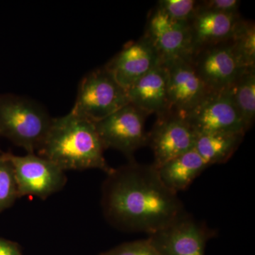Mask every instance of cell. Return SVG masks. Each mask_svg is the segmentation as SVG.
Segmentation results:
<instances>
[{"label":"cell","mask_w":255,"mask_h":255,"mask_svg":"<svg viewBox=\"0 0 255 255\" xmlns=\"http://www.w3.org/2000/svg\"><path fill=\"white\" fill-rule=\"evenodd\" d=\"M244 135L234 132L197 133L194 149L208 167L225 163L237 150Z\"/></svg>","instance_id":"e0dca14e"},{"label":"cell","mask_w":255,"mask_h":255,"mask_svg":"<svg viewBox=\"0 0 255 255\" xmlns=\"http://www.w3.org/2000/svg\"><path fill=\"white\" fill-rule=\"evenodd\" d=\"M105 148L95 123L70 112L53 118L38 155L50 159L63 170L97 169L109 173Z\"/></svg>","instance_id":"7a4b0ae2"},{"label":"cell","mask_w":255,"mask_h":255,"mask_svg":"<svg viewBox=\"0 0 255 255\" xmlns=\"http://www.w3.org/2000/svg\"><path fill=\"white\" fill-rule=\"evenodd\" d=\"M128 104L127 90L102 66L82 79L71 112L97 123Z\"/></svg>","instance_id":"277c9868"},{"label":"cell","mask_w":255,"mask_h":255,"mask_svg":"<svg viewBox=\"0 0 255 255\" xmlns=\"http://www.w3.org/2000/svg\"><path fill=\"white\" fill-rule=\"evenodd\" d=\"M6 153L14 167L19 198L34 196L45 200L66 185L65 171L50 159L35 153Z\"/></svg>","instance_id":"8992f818"},{"label":"cell","mask_w":255,"mask_h":255,"mask_svg":"<svg viewBox=\"0 0 255 255\" xmlns=\"http://www.w3.org/2000/svg\"><path fill=\"white\" fill-rule=\"evenodd\" d=\"M19 198L14 167L6 152H0V213L9 209Z\"/></svg>","instance_id":"ffe728a7"},{"label":"cell","mask_w":255,"mask_h":255,"mask_svg":"<svg viewBox=\"0 0 255 255\" xmlns=\"http://www.w3.org/2000/svg\"><path fill=\"white\" fill-rule=\"evenodd\" d=\"M147 116L130 103L95 123L105 150L115 149L129 161L134 160V153L148 145V132L145 128Z\"/></svg>","instance_id":"5b68a950"},{"label":"cell","mask_w":255,"mask_h":255,"mask_svg":"<svg viewBox=\"0 0 255 255\" xmlns=\"http://www.w3.org/2000/svg\"><path fill=\"white\" fill-rule=\"evenodd\" d=\"M183 118L196 133L247 132L228 90L213 92Z\"/></svg>","instance_id":"9c48e42d"},{"label":"cell","mask_w":255,"mask_h":255,"mask_svg":"<svg viewBox=\"0 0 255 255\" xmlns=\"http://www.w3.org/2000/svg\"><path fill=\"white\" fill-rule=\"evenodd\" d=\"M197 133L187 120L169 113L157 117L148 132V145L154 154L153 165L158 167L167 161L194 149Z\"/></svg>","instance_id":"30bf717a"},{"label":"cell","mask_w":255,"mask_h":255,"mask_svg":"<svg viewBox=\"0 0 255 255\" xmlns=\"http://www.w3.org/2000/svg\"><path fill=\"white\" fill-rule=\"evenodd\" d=\"M2 152V151H1V150H0V152Z\"/></svg>","instance_id":"d4e9b609"},{"label":"cell","mask_w":255,"mask_h":255,"mask_svg":"<svg viewBox=\"0 0 255 255\" xmlns=\"http://www.w3.org/2000/svg\"><path fill=\"white\" fill-rule=\"evenodd\" d=\"M189 59L211 92L226 91L246 70L238 62L231 40L200 48Z\"/></svg>","instance_id":"52a82bcc"},{"label":"cell","mask_w":255,"mask_h":255,"mask_svg":"<svg viewBox=\"0 0 255 255\" xmlns=\"http://www.w3.org/2000/svg\"><path fill=\"white\" fill-rule=\"evenodd\" d=\"M157 6L178 22L190 23L200 8L195 0H159Z\"/></svg>","instance_id":"44dd1931"},{"label":"cell","mask_w":255,"mask_h":255,"mask_svg":"<svg viewBox=\"0 0 255 255\" xmlns=\"http://www.w3.org/2000/svg\"><path fill=\"white\" fill-rule=\"evenodd\" d=\"M241 1L238 0H209L200 1V8L226 14H239Z\"/></svg>","instance_id":"603a6c76"},{"label":"cell","mask_w":255,"mask_h":255,"mask_svg":"<svg viewBox=\"0 0 255 255\" xmlns=\"http://www.w3.org/2000/svg\"><path fill=\"white\" fill-rule=\"evenodd\" d=\"M168 72L170 112L184 117L200 105L211 92L190 60L179 58L164 62Z\"/></svg>","instance_id":"8fae6325"},{"label":"cell","mask_w":255,"mask_h":255,"mask_svg":"<svg viewBox=\"0 0 255 255\" xmlns=\"http://www.w3.org/2000/svg\"><path fill=\"white\" fill-rule=\"evenodd\" d=\"M129 102L147 116L157 117L170 112L168 92V72L163 63L139 79L127 89Z\"/></svg>","instance_id":"5bb4252c"},{"label":"cell","mask_w":255,"mask_h":255,"mask_svg":"<svg viewBox=\"0 0 255 255\" xmlns=\"http://www.w3.org/2000/svg\"><path fill=\"white\" fill-rule=\"evenodd\" d=\"M101 206L105 219L114 228L148 235L186 213L177 194L159 179L155 166L135 160L107 174Z\"/></svg>","instance_id":"6da1fadb"},{"label":"cell","mask_w":255,"mask_h":255,"mask_svg":"<svg viewBox=\"0 0 255 255\" xmlns=\"http://www.w3.org/2000/svg\"><path fill=\"white\" fill-rule=\"evenodd\" d=\"M231 45L243 68H255V26L254 22L241 19L233 32Z\"/></svg>","instance_id":"d6986e66"},{"label":"cell","mask_w":255,"mask_h":255,"mask_svg":"<svg viewBox=\"0 0 255 255\" xmlns=\"http://www.w3.org/2000/svg\"><path fill=\"white\" fill-rule=\"evenodd\" d=\"M100 255H161L148 239L122 243Z\"/></svg>","instance_id":"7402d4cb"},{"label":"cell","mask_w":255,"mask_h":255,"mask_svg":"<svg viewBox=\"0 0 255 255\" xmlns=\"http://www.w3.org/2000/svg\"><path fill=\"white\" fill-rule=\"evenodd\" d=\"M0 255H23L17 243L0 238Z\"/></svg>","instance_id":"cb8c5ba5"},{"label":"cell","mask_w":255,"mask_h":255,"mask_svg":"<svg viewBox=\"0 0 255 255\" xmlns=\"http://www.w3.org/2000/svg\"><path fill=\"white\" fill-rule=\"evenodd\" d=\"M162 63L155 46L145 34L128 42L105 65L121 86L127 90L139 79Z\"/></svg>","instance_id":"4fadbf2b"},{"label":"cell","mask_w":255,"mask_h":255,"mask_svg":"<svg viewBox=\"0 0 255 255\" xmlns=\"http://www.w3.org/2000/svg\"><path fill=\"white\" fill-rule=\"evenodd\" d=\"M53 120L35 100L13 94L0 95V137L22 147L26 153L40 150Z\"/></svg>","instance_id":"3957f363"},{"label":"cell","mask_w":255,"mask_h":255,"mask_svg":"<svg viewBox=\"0 0 255 255\" xmlns=\"http://www.w3.org/2000/svg\"><path fill=\"white\" fill-rule=\"evenodd\" d=\"M213 236L211 230L185 213L147 239L161 255H205Z\"/></svg>","instance_id":"ba28073f"},{"label":"cell","mask_w":255,"mask_h":255,"mask_svg":"<svg viewBox=\"0 0 255 255\" xmlns=\"http://www.w3.org/2000/svg\"><path fill=\"white\" fill-rule=\"evenodd\" d=\"M207 167L204 159L193 149L155 168L164 185L177 194L187 189Z\"/></svg>","instance_id":"2e32d148"},{"label":"cell","mask_w":255,"mask_h":255,"mask_svg":"<svg viewBox=\"0 0 255 255\" xmlns=\"http://www.w3.org/2000/svg\"><path fill=\"white\" fill-rule=\"evenodd\" d=\"M241 19L239 14H221L199 8L189 23L191 54L204 47L231 40Z\"/></svg>","instance_id":"9a60e30c"},{"label":"cell","mask_w":255,"mask_h":255,"mask_svg":"<svg viewBox=\"0 0 255 255\" xmlns=\"http://www.w3.org/2000/svg\"><path fill=\"white\" fill-rule=\"evenodd\" d=\"M228 90L248 131L255 117V68L246 69Z\"/></svg>","instance_id":"ac0fdd59"},{"label":"cell","mask_w":255,"mask_h":255,"mask_svg":"<svg viewBox=\"0 0 255 255\" xmlns=\"http://www.w3.org/2000/svg\"><path fill=\"white\" fill-rule=\"evenodd\" d=\"M144 34L158 52L162 63L190 58L191 35L189 23L178 22L158 6L150 11Z\"/></svg>","instance_id":"7c38bea8"}]
</instances>
